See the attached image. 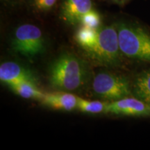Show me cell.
I'll list each match as a JSON object with an SVG mask.
<instances>
[{
    "label": "cell",
    "instance_id": "obj_12",
    "mask_svg": "<svg viewBox=\"0 0 150 150\" xmlns=\"http://www.w3.org/2000/svg\"><path fill=\"white\" fill-rule=\"evenodd\" d=\"M108 104L101 101H90L79 97L76 109L86 113H107Z\"/></svg>",
    "mask_w": 150,
    "mask_h": 150
},
{
    "label": "cell",
    "instance_id": "obj_1",
    "mask_svg": "<svg viewBox=\"0 0 150 150\" xmlns=\"http://www.w3.org/2000/svg\"><path fill=\"white\" fill-rule=\"evenodd\" d=\"M74 40L86 56L98 64L117 66L122 62L124 56L115 24L97 28L81 26L75 33Z\"/></svg>",
    "mask_w": 150,
    "mask_h": 150
},
{
    "label": "cell",
    "instance_id": "obj_13",
    "mask_svg": "<svg viewBox=\"0 0 150 150\" xmlns=\"http://www.w3.org/2000/svg\"><path fill=\"white\" fill-rule=\"evenodd\" d=\"M80 26H85L91 28H97L101 26L100 15L95 9L88 13L82 19Z\"/></svg>",
    "mask_w": 150,
    "mask_h": 150
},
{
    "label": "cell",
    "instance_id": "obj_15",
    "mask_svg": "<svg viewBox=\"0 0 150 150\" xmlns=\"http://www.w3.org/2000/svg\"><path fill=\"white\" fill-rule=\"evenodd\" d=\"M112 2L116 4H118L120 6H123L126 4L127 1H129V0H110Z\"/></svg>",
    "mask_w": 150,
    "mask_h": 150
},
{
    "label": "cell",
    "instance_id": "obj_10",
    "mask_svg": "<svg viewBox=\"0 0 150 150\" xmlns=\"http://www.w3.org/2000/svg\"><path fill=\"white\" fill-rule=\"evenodd\" d=\"M131 88L134 97L150 104V69L137 75Z\"/></svg>",
    "mask_w": 150,
    "mask_h": 150
},
{
    "label": "cell",
    "instance_id": "obj_7",
    "mask_svg": "<svg viewBox=\"0 0 150 150\" xmlns=\"http://www.w3.org/2000/svg\"><path fill=\"white\" fill-rule=\"evenodd\" d=\"M93 9L92 0H62L60 15L66 23L80 25L83 17Z\"/></svg>",
    "mask_w": 150,
    "mask_h": 150
},
{
    "label": "cell",
    "instance_id": "obj_6",
    "mask_svg": "<svg viewBox=\"0 0 150 150\" xmlns=\"http://www.w3.org/2000/svg\"><path fill=\"white\" fill-rule=\"evenodd\" d=\"M107 112L117 115L150 117V104L136 97H127L108 104Z\"/></svg>",
    "mask_w": 150,
    "mask_h": 150
},
{
    "label": "cell",
    "instance_id": "obj_14",
    "mask_svg": "<svg viewBox=\"0 0 150 150\" xmlns=\"http://www.w3.org/2000/svg\"><path fill=\"white\" fill-rule=\"evenodd\" d=\"M56 2L57 0H29L31 6L40 12L50 11L54 8Z\"/></svg>",
    "mask_w": 150,
    "mask_h": 150
},
{
    "label": "cell",
    "instance_id": "obj_5",
    "mask_svg": "<svg viewBox=\"0 0 150 150\" xmlns=\"http://www.w3.org/2000/svg\"><path fill=\"white\" fill-rule=\"evenodd\" d=\"M12 48L16 53L33 58L45 51V40L42 31L34 24H24L15 30Z\"/></svg>",
    "mask_w": 150,
    "mask_h": 150
},
{
    "label": "cell",
    "instance_id": "obj_9",
    "mask_svg": "<svg viewBox=\"0 0 150 150\" xmlns=\"http://www.w3.org/2000/svg\"><path fill=\"white\" fill-rule=\"evenodd\" d=\"M79 97L68 93H45L40 102L52 109L70 111L76 109Z\"/></svg>",
    "mask_w": 150,
    "mask_h": 150
},
{
    "label": "cell",
    "instance_id": "obj_4",
    "mask_svg": "<svg viewBox=\"0 0 150 150\" xmlns=\"http://www.w3.org/2000/svg\"><path fill=\"white\" fill-rule=\"evenodd\" d=\"M92 88L97 96L110 101L133 95L131 84L128 79L109 72H101L95 74Z\"/></svg>",
    "mask_w": 150,
    "mask_h": 150
},
{
    "label": "cell",
    "instance_id": "obj_2",
    "mask_svg": "<svg viewBox=\"0 0 150 150\" xmlns=\"http://www.w3.org/2000/svg\"><path fill=\"white\" fill-rule=\"evenodd\" d=\"M88 68L83 60L70 52H63L50 63L48 80L52 88L73 91L85 84Z\"/></svg>",
    "mask_w": 150,
    "mask_h": 150
},
{
    "label": "cell",
    "instance_id": "obj_3",
    "mask_svg": "<svg viewBox=\"0 0 150 150\" xmlns=\"http://www.w3.org/2000/svg\"><path fill=\"white\" fill-rule=\"evenodd\" d=\"M119 46L125 57L150 63V33L141 26L128 22H118Z\"/></svg>",
    "mask_w": 150,
    "mask_h": 150
},
{
    "label": "cell",
    "instance_id": "obj_8",
    "mask_svg": "<svg viewBox=\"0 0 150 150\" xmlns=\"http://www.w3.org/2000/svg\"><path fill=\"white\" fill-rule=\"evenodd\" d=\"M0 80L7 86L24 81L37 83V78L32 71L13 61L1 63L0 65Z\"/></svg>",
    "mask_w": 150,
    "mask_h": 150
},
{
    "label": "cell",
    "instance_id": "obj_11",
    "mask_svg": "<svg viewBox=\"0 0 150 150\" xmlns=\"http://www.w3.org/2000/svg\"><path fill=\"white\" fill-rule=\"evenodd\" d=\"M8 86L13 93L25 99H34L40 101L45 94L38 89L36 83L27 81L10 84Z\"/></svg>",
    "mask_w": 150,
    "mask_h": 150
}]
</instances>
